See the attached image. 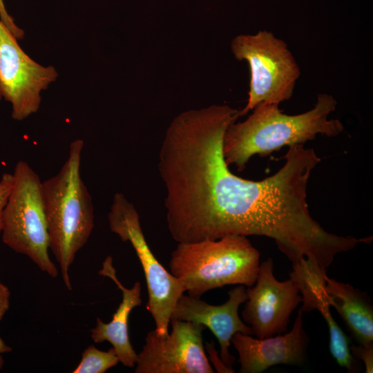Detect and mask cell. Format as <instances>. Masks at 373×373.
<instances>
[{
    "mask_svg": "<svg viewBox=\"0 0 373 373\" xmlns=\"http://www.w3.org/2000/svg\"><path fill=\"white\" fill-rule=\"evenodd\" d=\"M336 104L334 97L326 93L318 95L313 108L294 115L283 113L278 104H258L245 120L236 121L227 128L222 146L227 164L242 171L253 155L265 157L285 146L304 144L317 135H338L343 131V123L328 118Z\"/></svg>",
    "mask_w": 373,
    "mask_h": 373,
    "instance_id": "6da1fadb",
    "label": "cell"
},
{
    "mask_svg": "<svg viewBox=\"0 0 373 373\" xmlns=\"http://www.w3.org/2000/svg\"><path fill=\"white\" fill-rule=\"evenodd\" d=\"M83 147L82 140L72 142L68 157L59 171L41 182L49 247L68 290L72 289L70 267L94 228L92 197L81 176Z\"/></svg>",
    "mask_w": 373,
    "mask_h": 373,
    "instance_id": "7a4b0ae2",
    "label": "cell"
},
{
    "mask_svg": "<svg viewBox=\"0 0 373 373\" xmlns=\"http://www.w3.org/2000/svg\"><path fill=\"white\" fill-rule=\"evenodd\" d=\"M260 257L247 236L229 234L217 240L178 243L169 265L184 291L200 298L227 285H254Z\"/></svg>",
    "mask_w": 373,
    "mask_h": 373,
    "instance_id": "3957f363",
    "label": "cell"
},
{
    "mask_svg": "<svg viewBox=\"0 0 373 373\" xmlns=\"http://www.w3.org/2000/svg\"><path fill=\"white\" fill-rule=\"evenodd\" d=\"M13 184L3 212L1 237L14 251L28 257L52 278L58 269L49 256V234L41 181L23 160L15 165Z\"/></svg>",
    "mask_w": 373,
    "mask_h": 373,
    "instance_id": "277c9868",
    "label": "cell"
},
{
    "mask_svg": "<svg viewBox=\"0 0 373 373\" xmlns=\"http://www.w3.org/2000/svg\"><path fill=\"white\" fill-rule=\"evenodd\" d=\"M231 50L237 60L247 62L250 70L247 102L240 117L262 102L279 105L291 97L300 69L283 39L260 30L235 37Z\"/></svg>",
    "mask_w": 373,
    "mask_h": 373,
    "instance_id": "5b68a950",
    "label": "cell"
},
{
    "mask_svg": "<svg viewBox=\"0 0 373 373\" xmlns=\"http://www.w3.org/2000/svg\"><path fill=\"white\" fill-rule=\"evenodd\" d=\"M108 222L111 231L134 249L146 279V309L154 320L156 332L166 336L173 309L185 292L182 285L155 257L142 231L139 213L124 194L114 195Z\"/></svg>",
    "mask_w": 373,
    "mask_h": 373,
    "instance_id": "8992f818",
    "label": "cell"
},
{
    "mask_svg": "<svg viewBox=\"0 0 373 373\" xmlns=\"http://www.w3.org/2000/svg\"><path fill=\"white\" fill-rule=\"evenodd\" d=\"M57 77L53 66H41L28 57L0 20V92L11 104L13 119L21 121L37 113L41 92Z\"/></svg>",
    "mask_w": 373,
    "mask_h": 373,
    "instance_id": "52a82bcc",
    "label": "cell"
},
{
    "mask_svg": "<svg viewBox=\"0 0 373 373\" xmlns=\"http://www.w3.org/2000/svg\"><path fill=\"white\" fill-rule=\"evenodd\" d=\"M166 336L149 332L137 354L135 373H213L203 345L205 327L193 322L171 319Z\"/></svg>",
    "mask_w": 373,
    "mask_h": 373,
    "instance_id": "ba28073f",
    "label": "cell"
},
{
    "mask_svg": "<svg viewBox=\"0 0 373 373\" xmlns=\"http://www.w3.org/2000/svg\"><path fill=\"white\" fill-rule=\"evenodd\" d=\"M246 291L242 316L253 335L260 339L285 333L292 312L302 301L290 278L279 281L275 278L270 258L260 263L256 282Z\"/></svg>",
    "mask_w": 373,
    "mask_h": 373,
    "instance_id": "9c48e42d",
    "label": "cell"
},
{
    "mask_svg": "<svg viewBox=\"0 0 373 373\" xmlns=\"http://www.w3.org/2000/svg\"><path fill=\"white\" fill-rule=\"evenodd\" d=\"M300 308L291 329L265 338L236 333L231 339L238 354L240 373H261L277 365H302L307 359L309 338Z\"/></svg>",
    "mask_w": 373,
    "mask_h": 373,
    "instance_id": "30bf717a",
    "label": "cell"
},
{
    "mask_svg": "<svg viewBox=\"0 0 373 373\" xmlns=\"http://www.w3.org/2000/svg\"><path fill=\"white\" fill-rule=\"evenodd\" d=\"M228 295L225 303L213 305L200 298L182 294L173 309L171 319L193 322L209 327L218 341L221 361L233 370L235 357L229 351L232 336L237 332L247 335H253V332L238 314L240 305L247 299L246 288L239 285L231 289Z\"/></svg>",
    "mask_w": 373,
    "mask_h": 373,
    "instance_id": "8fae6325",
    "label": "cell"
},
{
    "mask_svg": "<svg viewBox=\"0 0 373 373\" xmlns=\"http://www.w3.org/2000/svg\"><path fill=\"white\" fill-rule=\"evenodd\" d=\"M98 273L114 282L122 293V300L109 323H104L97 318L96 325L90 331L91 338L96 343L109 342L115 349L119 361L126 367H133L135 365L137 354L129 339L128 320L132 309L142 304L141 284L137 281L130 289L124 287L116 276L111 256L105 258Z\"/></svg>",
    "mask_w": 373,
    "mask_h": 373,
    "instance_id": "7c38bea8",
    "label": "cell"
},
{
    "mask_svg": "<svg viewBox=\"0 0 373 373\" xmlns=\"http://www.w3.org/2000/svg\"><path fill=\"white\" fill-rule=\"evenodd\" d=\"M331 306L340 314L353 338L361 345L373 344V307L365 292L326 276Z\"/></svg>",
    "mask_w": 373,
    "mask_h": 373,
    "instance_id": "4fadbf2b",
    "label": "cell"
},
{
    "mask_svg": "<svg viewBox=\"0 0 373 373\" xmlns=\"http://www.w3.org/2000/svg\"><path fill=\"white\" fill-rule=\"evenodd\" d=\"M326 269L318 262L303 259L292 265L290 279L301 294L303 312L318 310L321 314L329 310L331 298L326 291Z\"/></svg>",
    "mask_w": 373,
    "mask_h": 373,
    "instance_id": "5bb4252c",
    "label": "cell"
},
{
    "mask_svg": "<svg viewBox=\"0 0 373 373\" xmlns=\"http://www.w3.org/2000/svg\"><path fill=\"white\" fill-rule=\"evenodd\" d=\"M328 326L329 350L336 363L347 372L356 373L362 370L361 362L352 356L350 349V340L331 314L330 310L322 314Z\"/></svg>",
    "mask_w": 373,
    "mask_h": 373,
    "instance_id": "9a60e30c",
    "label": "cell"
},
{
    "mask_svg": "<svg viewBox=\"0 0 373 373\" xmlns=\"http://www.w3.org/2000/svg\"><path fill=\"white\" fill-rule=\"evenodd\" d=\"M115 349L102 351L93 345L87 347L82 354V359L73 373H104L119 363Z\"/></svg>",
    "mask_w": 373,
    "mask_h": 373,
    "instance_id": "2e32d148",
    "label": "cell"
},
{
    "mask_svg": "<svg viewBox=\"0 0 373 373\" xmlns=\"http://www.w3.org/2000/svg\"><path fill=\"white\" fill-rule=\"evenodd\" d=\"M350 345L352 356L363 363L366 373H372L373 372V344L356 345L350 343Z\"/></svg>",
    "mask_w": 373,
    "mask_h": 373,
    "instance_id": "e0dca14e",
    "label": "cell"
},
{
    "mask_svg": "<svg viewBox=\"0 0 373 373\" xmlns=\"http://www.w3.org/2000/svg\"><path fill=\"white\" fill-rule=\"evenodd\" d=\"M13 184L12 173H4L0 179V235L2 231L3 212Z\"/></svg>",
    "mask_w": 373,
    "mask_h": 373,
    "instance_id": "ac0fdd59",
    "label": "cell"
},
{
    "mask_svg": "<svg viewBox=\"0 0 373 373\" xmlns=\"http://www.w3.org/2000/svg\"><path fill=\"white\" fill-rule=\"evenodd\" d=\"M0 20L17 40L23 38L24 31L16 25L12 17L8 14L3 0H0Z\"/></svg>",
    "mask_w": 373,
    "mask_h": 373,
    "instance_id": "d6986e66",
    "label": "cell"
},
{
    "mask_svg": "<svg viewBox=\"0 0 373 373\" xmlns=\"http://www.w3.org/2000/svg\"><path fill=\"white\" fill-rule=\"evenodd\" d=\"M10 291L0 279V321L10 308Z\"/></svg>",
    "mask_w": 373,
    "mask_h": 373,
    "instance_id": "ffe728a7",
    "label": "cell"
},
{
    "mask_svg": "<svg viewBox=\"0 0 373 373\" xmlns=\"http://www.w3.org/2000/svg\"><path fill=\"white\" fill-rule=\"evenodd\" d=\"M12 351V347L8 345L5 341L0 337V370L3 367L4 359L3 354L9 353Z\"/></svg>",
    "mask_w": 373,
    "mask_h": 373,
    "instance_id": "44dd1931",
    "label": "cell"
},
{
    "mask_svg": "<svg viewBox=\"0 0 373 373\" xmlns=\"http://www.w3.org/2000/svg\"><path fill=\"white\" fill-rule=\"evenodd\" d=\"M2 98H3V97H2L1 93V92H0V101L2 99Z\"/></svg>",
    "mask_w": 373,
    "mask_h": 373,
    "instance_id": "7402d4cb",
    "label": "cell"
}]
</instances>
